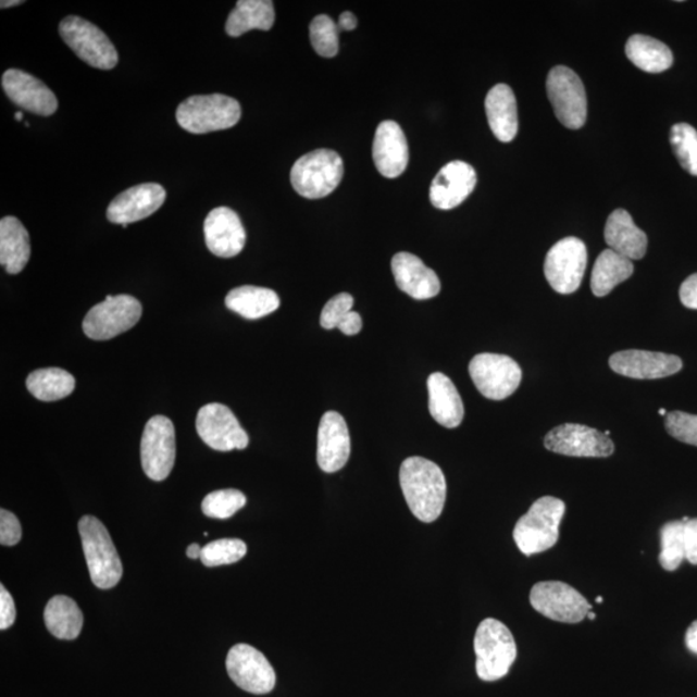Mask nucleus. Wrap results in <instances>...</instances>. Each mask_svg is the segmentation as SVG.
Segmentation results:
<instances>
[{
    "label": "nucleus",
    "instance_id": "nucleus-1",
    "mask_svg": "<svg viewBox=\"0 0 697 697\" xmlns=\"http://www.w3.org/2000/svg\"><path fill=\"white\" fill-rule=\"evenodd\" d=\"M400 487L413 515L432 523L444 512L447 483L441 469L431 460L413 457L406 459L399 471Z\"/></svg>",
    "mask_w": 697,
    "mask_h": 697
},
{
    "label": "nucleus",
    "instance_id": "nucleus-2",
    "mask_svg": "<svg viewBox=\"0 0 697 697\" xmlns=\"http://www.w3.org/2000/svg\"><path fill=\"white\" fill-rule=\"evenodd\" d=\"M564 513V502L553 496L536 500L515 524L513 537L516 547L527 557L553 548Z\"/></svg>",
    "mask_w": 697,
    "mask_h": 697
},
{
    "label": "nucleus",
    "instance_id": "nucleus-3",
    "mask_svg": "<svg viewBox=\"0 0 697 697\" xmlns=\"http://www.w3.org/2000/svg\"><path fill=\"white\" fill-rule=\"evenodd\" d=\"M474 651L478 677L486 682L506 677L516 659L512 632L501 621L493 618L483 620L475 632Z\"/></svg>",
    "mask_w": 697,
    "mask_h": 697
},
{
    "label": "nucleus",
    "instance_id": "nucleus-4",
    "mask_svg": "<svg viewBox=\"0 0 697 697\" xmlns=\"http://www.w3.org/2000/svg\"><path fill=\"white\" fill-rule=\"evenodd\" d=\"M78 527L92 583L100 589L114 588L121 582L123 568L107 527L92 515L83 516Z\"/></svg>",
    "mask_w": 697,
    "mask_h": 697
},
{
    "label": "nucleus",
    "instance_id": "nucleus-5",
    "mask_svg": "<svg viewBox=\"0 0 697 697\" xmlns=\"http://www.w3.org/2000/svg\"><path fill=\"white\" fill-rule=\"evenodd\" d=\"M241 115L240 103L229 96H191L179 103L176 120L190 134L216 133L236 126Z\"/></svg>",
    "mask_w": 697,
    "mask_h": 697
},
{
    "label": "nucleus",
    "instance_id": "nucleus-6",
    "mask_svg": "<svg viewBox=\"0 0 697 697\" xmlns=\"http://www.w3.org/2000/svg\"><path fill=\"white\" fill-rule=\"evenodd\" d=\"M343 176L341 157L334 150L319 149L296 161L291 183L301 197L321 199L329 196L340 185Z\"/></svg>",
    "mask_w": 697,
    "mask_h": 697
},
{
    "label": "nucleus",
    "instance_id": "nucleus-7",
    "mask_svg": "<svg viewBox=\"0 0 697 697\" xmlns=\"http://www.w3.org/2000/svg\"><path fill=\"white\" fill-rule=\"evenodd\" d=\"M60 36L77 57L96 69L112 71L119 64L112 40L98 26L78 16H67L61 21Z\"/></svg>",
    "mask_w": 697,
    "mask_h": 697
},
{
    "label": "nucleus",
    "instance_id": "nucleus-8",
    "mask_svg": "<svg viewBox=\"0 0 697 697\" xmlns=\"http://www.w3.org/2000/svg\"><path fill=\"white\" fill-rule=\"evenodd\" d=\"M142 307L134 296H108L95 306L83 321V331L89 339L105 341L127 333L139 323Z\"/></svg>",
    "mask_w": 697,
    "mask_h": 697
},
{
    "label": "nucleus",
    "instance_id": "nucleus-9",
    "mask_svg": "<svg viewBox=\"0 0 697 697\" xmlns=\"http://www.w3.org/2000/svg\"><path fill=\"white\" fill-rule=\"evenodd\" d=\"M588 251L582 239L569 237L557 241L545 259L544 273L551 288L561 295L577 291L582 285Z\"/></svg>",
    "mask_w": 697,
    "mask_h": 697
},
{
    "label": "nucleus",
    "instance_id": "nucleus-10",
    "mask_svg": "<svg viewBox=\"0 0 697 697\" xmlns=\"http://www.w3.org/2000/svg\"><path fill=\"white\" fill-rule=\"evenodd\" d=\"M547 92L557 120L570 129L582 128L588 115V100L582 79L570 67L551 69Z\"/></svg>",
    "mask_w": 697,
    "mask_h": 697
},
{
    "label": "nucleus",
    "instance_id": "nucleus-11",
    "mask_svg": "<svg viewBox=\"0 0 697 697\" xmlns=\"http://www.w3.org/2000/svg\"><path fill=\"white\" fill-rule=\"evenodd\" d=\"M469 374L483 397L493 400L506 399L519 389L522 370L508 356L482 353L469 364Z\"/></svg>",
    "mask_w": 697,
    "mask_h": 697
},
{
    "label": "nucleus",
    "instance_id": "nucleus-12",
    "mask_svg": "<svg viewBox=\"0 0 697 697\" xmlns=\"http://www.w3.org/2000/svg\"><path fill=\"white\" fill-rule=\"evenodd\" d=\"M530 602L543 617L565 624L582 623L592 610L584 596L561 582L537 583L530 593Z\"/></svg>",
    "mask_w": 697,
    "mask_h": 697
},
{
    "label": "nucleus",
    "instance_id": "nucleus-13",
    "mask_svg": "<svg viewBox=\"0 0 697 697\" xmlns=\"http://www.w3.org/2000/svg\"><path fill=\"white\" fill-rule=\"evenodd\" d=\"M176 460V434L172 421L154 416L145 426L141 439V464L150 480L162 482L169 477Z\"/></svg>",
    "mask_w": 697,
    "mask_h": 697
},
{
    "label": "nucleus",
    "instance_id": "nucleus-14",
    "mask_svg": "<svg viewBox=\"0 0 697 697\" xmlns=\"http://www.w3.org/2000/svg\"><path fill=\"white\" fill-rule=\"evenodd\" d=\"M226 671L239 688L254 695L272 693L277 682L274 668L264 654L246 644L231 648L226 658Z\"/></svg>",
    "mask_w": 697,
    "mask_h": 697
},
{
    "label": "nucleus",
    "instance_id": "nucleus-15",
    "mask_svg": "<svg viewBox=\"0 0 697 697\" xmlns=\"http://www.w3.org/2000/svg\"><path fill=\"white\" fill-rule=\"evenodd\" d=\"M197 432L207 446L221 452L245 450L250 444L229 407L221 403H210L199 410Z\"/></svg>",
    "mask_w": 697,
    "mask_h": 697
},
{
    "label": "nucleus",
    "instance_id": "nucleus-16",
    "mask_svg": "<svg viewBox=\"0 0 697 697\" xmlns=\"http://www.w3.org/2000/svg\"><path fill=\"white\" fill-rule=\"evenodd\" d=\"M547 450L574 458H609L615 451L612 440L593 427L563 424L544 439Z\"/></svg>",
    "mask_w": 697,
    "mask_h": 697
},
{
    "label": "nucleus",
    "instance_id": "nucleus-17",
    "mask_svg": "<svg viewBox=\"0 0 697 697\" xmlns=\"http://www.w3.org/2000/svg\"><path fill=\"white\" fill-rule=\"evenodd\" d=\"M165 197L167 192L160 184L136 185L113 199L108 207V220L110 223L121 225L137 223L160 210Z\"/></svg>",
    "mask_w": 697,
    "mask_h": 697
},
{
    "label": "nucleus",
    "instance_id": "nucleus-18",
    "mask_svg": "<svg viewBox=\"0 0 697 697\" xmlns=\"http://www.w3.org/2000/svg\"><path fill=\"white\" fill-rule=\"evenodd\" d=\"M2 87L12 102L33 114L50 116L57 113L59 101L43 82L18 69L3 74Z\"/></svg>",
    "mask_w": 697,
    "mask_h": 697
},
{
    "label": "nucleus",
    "instance_id": "nucleus-19",
    "mask_svg": "<svg viewBox=\"0 0 697 697\" xmlns=\"http://www.w3.org/2000/svg\"><path fill=\"white\" fill-rule=\"evenodd\" d=\"M617 374L637 379H657L677 374L683 368L677 356L647 350H624L610 358Z\"/></svg>",
    "mask_w": 697,
    "mask_h": 697
},
{
    "label": "nucleus",
    "instance_id": "nucleus-20",
    "mask_svg": "<svg viewBox=\"0 0 697 697\" xmlns=\"http://www.w3.org/2000/svg\"><path fill=\"white\" fill-rule=\"evenodd\" d=\"M477 185V174L471 164L453 161L445 165L434 177L430 198L438 210L457 209L472 195Z\"/></svg>",
    "mask_w": 697,
    "mask_h": 697
},
{
    "label": "nucleus",
    "instance_id": "nucleus-21",
    "mask_svg": "<svg viewBox=\"0 0 697 697\" xmlns=\"http://www.w3.org/2000/svg\"><path fill=\"white\" fill-rule=\"evenodd\" d=\"M204 239L215 257H237L246 246V231L237 212L227 207L212 210L204 221Z\"/></svg>",
    "mask_w": 697,
    "mask_h": 697
},
{
    "label": "nucleus",
    "instance_id": "nucleus-22",
    "mask_svg": "<svg viewBox=\"0 0 697 697\" xmlns=\"http://www.w3.org/2000/svg\"><path fill=\"white\" fill-rule=\"evenodd\" d=\"M350 458V434L339 412L324 413L319 430L316 461L324 473H336Z\"/></svg>",
    "mask_w": 697,
    "mask_h": 697
},
{
    "label": "nucleus",
    "instance_id": "nucleus-23",
    "mask_svg": "<svg viewBox=\"0 0 697 697\" xmlns=\"http://www.w3.org/2000/svg\"><path fill=\"white\" fill-rule=\"evenodd\" d=\"M659 562L665 571H675L683 561L697 565V519H682L664 524L660 530Z\"/></svg>",
    "mask_w": 697,
    "mask_h": 697
},
{
    "label": "nucleus",
    "instance_id": "nucleus-24",
    "mask_svg": "<svg viewBox=\"0 0 697 697\" xmlns=\"http://www.w3.org/2000/svg\"><path fill=\"white\" fill-rule=\"evenodd\" d=\"M372 155L377 171L384 177L396 178L403 174L409 165L410 150L398 123L385 121L378 124Z\"/></svg>",
    "mask_w": 697,
    "mask_h": 697
},
{
    "label": "nucleus",
    "instance_id": "nucleus-25",
    "mask_svg": "<svg viewBox=\"0 0 697 697\" xmlns=\"http://www.w3.org/2000/svg\"><path fill=\"white\" fill-rule=\"evenodd\" d=\"M391 272L400 291L412 299L430 300L440 293L438 275L415 254L397 253L391 260Z\"/></svg>",
    "mask_w": 697,
    "mask_h": 697
},
{
    "label": "nucleus",
    "instance_id": "nucleus-26",
    "mask_svg": "<svg viewBox=\"0 0 697 697\" xmlns=\"http://www.w3.org/2000/svg\"><path fill=\"white\" fill-rule=\"evenodd\" d=\"M606 244L610 250L615 251L630 260L645 258L647 251V236L644 231L634 224L630 212L625 210L613 211L607 219L605 227Z\"/></svg>",
    "mask_w": 697,
    "mask_h": 697
},
{
    "label": "nucleus",
    "instance_id": "nucleus-27",
    "mask_svg": "<svg viewBox=\"0 0 697 697\" xmlns=\"http://www.w3.org/2000/svg\"><path fill=\"white\" fill-rule=\"evenodd\" d=\"M430 412L434 420L447 430H453L464 419V403L457 386L441 372H434L427 378Z\"/></svg>",
    "mask_w": 697,
    "mask_h": 697
},
{
    "label": "nucleus",
    "instance_id": "nucleus-28",
    "mask_svg": "<svg viewBox=\"0 0 697 697\" xmlns=\"http://www.w3.org/2000/svg\"><path fill=\"white\" fill-rule=\"evenodd\" d=\"M486 114L496 139L510 142L519 134V110L513 89L498 85L489 89L485 102Z\"/></svg>",
    "mask_w": 697,
    "mask_h": 697
},
{
    "label": "nucleus",
    "instance_id": "nucleus-29",
    "mask_svg": "<svg viewBox=\"0 0 697 697\" xmlns=\"http://www.w3.org/2000/svg\"><path fill=\"white\" fill-rule=\"evenodd\" d=\"M32 253L29 233L13 216L0 221V264L9 274L24 271Z\"/></svg>",
    "mask_w": 697,
    "mask_h": 697
},
{
    "label": "nucleus",
    "instance_id": "nucleus-30",
    "mask_svg": "<svg viewBox=\"0 0 697 697\" xmlns=\"http://www.w3.org/2000/svg\"><path fill=\"white\" fill-rule=\"evenodd\" d=\"M275 21L274 3L271 0H239L226 20L227 36L238 38L258 29L271 30Z\"/></svg>",
    "mask_w": 697,
    "mask_h": 697
},
{
    "label": "nucleus",
    "instance_id": "nucleus-31",
    "mask_svg": "<svg viewBox=\"0 0 697 697\" xmlns=\"http://www.w3.org/2000/svg\"><path fill=\"white\" fill-rule=\"evenodd\" d=\"M225 306L246 320H260L274 313L279 308L281 300L273 289L241 286L227 294Z\"/></svg>",
    "mask_w": 697,
    "mask_h": 697
},
{
    "label": "nucleus",
    "instance_id": "nucleus-32",
    "mask_svg": "<svg viewBox=\"0 0 697 697\" xmlns=\"http://www.w3.org/2000/svg\"><path fill=\"white\" fill-rule=\"evenodd\" d=\"M625 52L634 65L647 73H662L673 65L671 48L642 34H636L626 41Z\"/></svg>",
    "mask_w": 697,
    "mask_h": 697
},
{
    "label": "nucleus",
    "instance_id": "nucleus-33",
    "mask_svg": "<svg viewBox=\"0 0 697 697\" xmlns=\"http://www.w3.org/2000/svg\"><path fill=\"white\" fill-rule=\"evenodd\" d=\"M632 260L621 257L615 251L605 250L599 254L593 267L590 287L597 298L609 295L613 288L632 277Z\"/></svg>",
    "mask_w": 697,
    "mask_h": 697
},
{
    "label": "nucleus",
    "instance_id": "nucleus-34",
    "mask_svg": "<svg viewBox=\"0 0 697 697\" xmlns=\"http://www.w3.org/2000/svg\"><path fill=\"white\" fill-rule=\"evenodd\" d=\"M45 623L52 636L73 640L82 632L83 613L72 598L57 596L46 606Z\"/></svg>",
    "mask_w": 697,
    "mask_h": 697
},
{
    "label": "nucleus",
    "instance_id": "nucleus-35",
    "mask_svg": "<svg viewBox=\"0 0 697 697\" xmlns=\"http://www.w3.org/2000/svg\"><path fill=\"white\" fill-rule=\"evenodd\" d=\"M26 388L41 402H54L72 395L75 389V378L62 369H41L27 376Z\"/></svg>",
    "mask_w": 697,
    "mask_h": 697
},
{
    "label": "nucleus",
    "instance_id": "nucleus-36",
    "mask_svg": "<svg viewBox=\"0 0 697 697\" xmlns=\"http://www.w3.org/2000/svg\"><path fill=\"white\" fill-rule=\"evenodd\" d=\"M671 144L682 167L697 176V130L687 123L674 124Z\"/></svg>",
    "mask_w": 697,
    "mask_h": 697
},
{
    "label": "nucleus",
    "instance_id": "nucleus-37",
    "mask_svg": "<svg viewBox=\"0 0 697 697\" xmlns=\"http://www.w3.org/2000/svg\"><path fill=\"white\" fill-rule=\"evenodd\" d=\"M314 51L322 58H335L339 53V26L326 15L316 16L309 27Z\"/></svg>",
    "mask_w": 697,
    "mask_h": 697
},
{
    "label": "nucleus",
    "instance_id": "nucleus-38",
    "mask_svg": "<svg viewBox=\"0 0 697 697\" xmlns=\"http://www.w3.org/2000/svg\"><path fill=\"white\" fill-rule=\"evenodd\" d=\"M247 553V545L239 538H220V540L207 544L202 548L200 561L207 568L216 565L233 564L240 561Z\"/></svg>",
    "mask_w": 697,
    "mask_h": 697
},
{
    "label": "nucleus",
    "instance_id": "nucleus-39",
    "mask_svg": "<svg viewBox=\"0 0 697 697\" xmlns=\"http://www.w3.org/2000/svg\"><path fill=\"white\" fill-rule=\"evenodd\" d=\"M246 502L245 494L238 489H220L206 496L202 510L210 519L227 520L245 508Z\"/></svg>",
    "mask_w": 697,
    "mask_h": 697
},
{
    "label": "nucleus",
    "instance_id": "nucleus-40",
    "mask_svg": "<svg viewBox=\"0 0 697 697\" xmlns=\"http://www.w3.org/2000/svg\"><path fill=\"white\" fill-rule=\"evenodd\" d=\"M665 427L673 438L697 447V415L673 411L665 416Z\"/></svg>",
    "mask_w": 697,
    "mask_h": 697
},
{
    "label": "nucleus",
    "instance_id": "nucleus-41",
    "mask_svg": "<svg viewBox=\"0 0 697 697\" xmlns=\"http://www.w3.org/2000/svg\"><path fill=\"white\" fill-rule=\"evenodd\" d=\"M354 299L349 294H339L334 296L326 306H324L321 314V326L324 329H334L339 327V324L345 320L351 310H353Z\"/></svg>",
    "mask_w": 697,
    "mask_h": 697
},
{
    "label": "nucleus",
    "instance_id": "nucleus-42",
    "mask_svg": "<svg viewBox=\"0 0 697 697\" xmlns=\"http://www.w3.org/2000/svg\"><path fill=\"white\" fill-rule=\"evenodd\" d=\"M21 536H23V530L17 516L9 510H0V544L12 547L20 543Z\"/></svg>",
    "mask_w": 697,
    "mask_h": 697
},
{
    "label": "nucleus",
    "instance_id": "nucleus-43",
    "mask_svg": "<svg viewBox=\"0 0 697 697\" xmlns=\"http://www.w3.org/2000/svg\"><path fill=\"white\" fill-rule=\"evenodd\" d=\"M16 621V606L10 592L0 585V630H9Z\"/></svg>",
    "mask_w": 697,
    "mask_h": 697
},
{
    "label": "nucleus",
    "instance_id": "nucleus-44",
    "mask_svg": "<svg viewBox=\"0 0 697 697\" xmlns=\"http://www.w3.org/2000/svg\"><path fill=\"white\" fill-rule=\"evenodd\" d=\"M680 299L686 308L697 310V273L682 283Z\"/></svg>",
    "mask_w": 697,
    "mask_h": 697
},
{
    "label": "nucleus",
    "instance_id": "nucleus-45",
    "mask_svg": "<svg viewBox=\"0 0 697 697\" xmlns=\"http://www.w3.org/2000/svg\"><path fill=\"white\" fill-rule=\"evenodd\" d=\"M363 327V322L361 319V315H359L357 312H351L345 316V320L339 324V328L344 335L347 336H354L361 333Z\"/></svg>",
    "mask_w": 697,
    "mask_h": 697
},
{
    "label": "nucleus",
    "instance_id": "nucleus-46",
    "mask_svg": "<svg viewBox=\"0 0 697 697\" xmlns=\"http://www.w3.org/2000/svg\"><path fill=\"white\" fill-rule=\"evenodd\" d=\"M358 25V20L351 12H344L343 15L339 18V26L340 32H351L354 30Z\"/></svg>",
    "mask_w": 697,
    "mask_h": 697
},
{
    "label": "nucleus",
    "instance_id": "nucleus-47",
    "mask_svg": "<svg viewBox=\"0 0 697 697\" xmlns=\"http://www.w3.org/2000/svg\"><path fill=\"white\" fill-rule=\"evenodd\" d=\"M686 646L689 651L697 655V620L689 625L686 633Z\"/></svg>",
    "mask_w": 697,
    "mask_h": 697
},
{
    "label": "nucleus",
    "instance_id": "nucleus-48",
    "mask_svg": "<svg viewBox=\"0 0 697 697\" xmlns=\"http://www.w3.org/2000/svg\"><path fill=\"white\" fill-rule=\"evenodd\" d=\"M186 555H188L190 559H198L200 555H202V548H200L198 544H191L188 550H186Z\"/></svg>",
    "mask_w": 697,
    "mask_h": 697
},
{
    "label": "nucleus",
    "instance_id": "nucleus-49",
    "mask_svg": "<svg viewBox=\"0 0 697 697\" xmlns=\"http://www.w3.org/2000/svg\"><path fill=\"white\" fill-rule=\"evenodd\" d=\"M23 3L24 2H18V0H3V2L0 3V7H2V9L4 10V9H10V7L20 5Z\"/></svg>",
    "mask_w": 697,
    "mask_h": 697
},
{
    "label": "nucleus",
    "instance_id": "nucleus-50",
    "mask_svg": "<svg viewBox=\"0 0 697 697\" xmlns=\"http://www.w3.org/2000/svg\"><path fill=\"white\" fill-rule=\"evenodd\" d=\"M15 119H16L17 122L23 121L24 120V113L23 112H17L15 114Z\"/></svg>",
    "mask_w": 697,
    "mask_h": 697
},
{
    "label": "nucleus",
    "instance_id": "nucleus-51",
    "mask_svg": "<svg viewBox=\"0 0 697 697\" xmlns=\"http://www.w3.org/2000/svg\"><path fill=\"white\" fill-rule=\"evenodd\" d=\"M588 618H589L590 620H595V619H596V613L590 611V612L588 613Z\"/></svg>",
    "mask_w": 697,
    "mask_h": 697
},
{
    "label": "nucleus",
    "instance_id": "nucleus-52",
    "mask_svg": "<svg viewBox=\"0 0 697 697\" xmlns=\"http://www.w3.org/2000/svg\"><path fill=\"white\" fill-rule=\"evenodd\" d=\"M659 413H660L661 416H667L668 415V413H667V411L664 409H661L659 411Z\"/></svg>",
    "mask_w": 697,
    "mask_h": 697
},
{
    "label": "nucleus",
    "instance_id": "nucleus-53",
    "mask_svg": "<svg viewBox=\"0 0 697 697\" xmlns=\"http://www.w3.org/2000/svg\"><path fill=\"white\" fill-rule=\"evenodd\" d=\"M596 600H597V603H602L603 602V598L602 597H597Z\"/></svg>",
    "mask_w": 697,
    "mask_h": 697
}]
</instances>
